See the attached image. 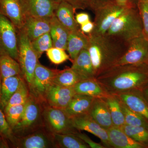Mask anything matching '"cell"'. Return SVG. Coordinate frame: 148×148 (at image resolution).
<instances>
[{
	"mask_svg": "<svg viewBox=\"0 0 148 148\" xmlns=\"http://www.w3.org/2000/svg\"><path fill=\"white\" fill-rule=\"evenodd\" d=\"M12 145L16 148H55L53 134L45 126L28 135L15 136Z\"/></svg>",
	"mask_w": 148,
	"mask_h": 148,
	"instance_id": "obj_10",
	"label": "cell"
},
{
	"mask_svg": "<svg viewBox=\"0 0 148 148\" xmlns=\"http://www.w3.org/2000/svg\"><path fill=\"white\" fill-rule=\"evenodd\" d=\"M55 148H88L89 146L73 134H53Z\"/></svg>",
	"mask_w": 148,
	"mask_h": 148,
	"instance_id": "obj_29",
	"label": "cell"
},
{
	"mask_svg": "<svg viewBox=\"0 0 148 148\" xmlns=\"http://www.w3.org/2000/svg\"><path fill=\"white\" fill-rule=\"evenodd\" d=\"M95 98L89 95L76 93L64 110L72 118L87 114Z\"/></svg>",
	"mask_w": 148,
	"mask_h": 148,
	"instance_id": "obj_22",
	"label": "cell"
},
{
	"mask_svg": "<svg viewBox=\"0 0 148 148\" xmlns=\"http://www.w3.org/2000/svg\"><path fill=\"white\" fill-rule=\"evenodd\" d=\"M26 16L50 18L58 4L56 0H21Z\"/></svg>",
	"mask_w": 148,
	"mask_h": 148,
	"instance_id": "obj_12",
	"label": "cell"
},
{
	"mask_svg": "<svg viewBox=\"0 0 148 148\" xmlns=\"http://www.w3.org/2000/svg\"><path fill=\"white\" fill-rule=\"evenodd\" d=\"M74 127L78 130H84L95 135L101 140L105 147H110L108 132L88 114L72 118Z\"/></svg>",
	"mask_w": 148,
	"mask_h": 148,
	"instance_id": "obj_14",
	"label": "cell"
},
{
	"mask_svg": "<svg viewBox=\"0 0 148 148\" xmlns=\"http://www.w3.org/2000/svg\"><path fill=\"white\" fill-rule=\"evenodd\" d=\"M22 30L31 42L42 35L50 32V18H42L27 16Z\"/></svg>",
	"mask_w": 148,
	"mask_h": 148,
	"instance_id": "obj_17",
	"label": "cell"
},
{
	"mask_svg": "<svg viewBox=\"0 0 148 148\" xmlns=\"http://www.w3.org/2000/svg\"><path fill=\"white\" fill-rule=\"evenodd\" d=\"M127 8L114 2L95 11L94 28L89 34H106L115 20Z\"/></svg>",
	"mask_w": 148,
	"mask_h": 148,
	"instance_id": "obj_7",
	"label": "cell"
},
{
	"mask_svg": "<svg viewBox=\"0 0 148 148\" xmlns=\"http://www.w3.org/2000/svg\"><path fill=\"white\" fill-rule=\"evenodd\" d=\"M9 143L7 140L0 137V148H8L10 147Z\"/></svg>",
	"mask_w": 148,
	"mask_h": 148,
	"instance_id": "obj_45",
	"label": "cell"
},
{
	"mask_svg": "<svg viewBox=\"0 0 148 148\" xmlns=\"http://www.w3.org/2000/svg\"><path fill=\"white\" fill-rule=\"evenodd\" d=\"M79 76L71 68L58 71L53 80V83L64 87H73L81 81Z\"/></svg>",
	"mask_w": 148,
	"mask_h": 148,
	"instance_id": "obj_30",
	"label": "cell"
},
{
	"mask_svg": "<svg viewBox=\"0 0 148 148\" xmlns=\"http://www.w3.org/2000/svg\"><path fill=\"white\" fill-rule=\"evenodd\" d=\"M145 94L146 96L147 97L148 99V88L145 90Z\"/></svg>",
	"mask_w": 148,
	"mask_h": 148,
	"instance_id": "obj_47",
	"label": "cell"
},
{
	"mask_svg": "<svg viewBox=\"0 0 148 148\" xmlns=\"http://www.w3.org/2000/svg\"><path fill=\"white\" fill-rule=\"evenodd\" d=\"M18 75L22 74L18 61L8 54H0V75L2 81Z\"/></svg>",
	"mask_w": 148,
	"mask_h": 148,
	"instance_id": "obj_28",
	"label": "cell"
},
{
	"mask_svg": "<svg viewBox=\"0 0 148 148\" xmlns=\"http://www.w3.org/2000/svg\"><path fill=\"white\" fill-rule=\"evenodd\" d=\"M77 136L80 138L84 142L87 144L90 148H104L106 147H103L100 144H98L93 142L87 135L84 133H81L79 131L75 134Z\"/></svg>",
	"mask_w": 148,
	"mask_h": 148,
	"instance_id": "obj_41",
	"label": "cell"
},
{
	"mask_svg": "<svg viewBox=\"0 0 148 148\" xmlns=\"http://www.w3.org/2000/svg\"><path fill=\"white\" fill-rule=\"evenodd\" d=\"M15 26L0 13V54L5 53L18 62V38Z\"/></svg>",
	"mask_w": 148,
	"mask_h": 148,
	"instance_id": "obj_8",
	"label": "cell"
},
{
	"mask_svg": "<svg viewBox=\"0 0 148 148\" xmlns=\"http://www.w3.org/2000/svg\"><path fill=\"white\" fill-rule=\"evenodd\" d=\"M115 2V0H88V8L94 12L98 9Z\"/></svg>",
	"mask_w": 148,
	"mask_h": 148,
	"instance_id": "obj_39",
	"label": "cell"
},
{
	"mask_svg": "<svg viewBox=\"0 0 148 148\" xmlns=\"http://www.w3.org/2000/svg\"><path fill=\"white\" fill-rule=\"evenodd\" d=\"M88 114L106 130L113 126L108 104L104 98H95Z\"/></svg>",
	"mask_w": 148,
	"mask_h": 148,
	"instance_id": "obj_16",
	"label": "cell"
},
{
	"mask_svg": "<svg viewBox=\"0 0 148 148\" xmlns=\"http://www.w3.org/2000/svg\"><path fill=\"white\" fill-rule=\"evenodd\" d=\"M58 2L65 1L73 7L75 9L84 10L88 8V0H56Z\"/></svg>",
	"mask_w": 148,
	"mask_h": 148,
	"instance_id": "obj_40",
	"label": "cell"
},
{
	"mask_svg": "<svg viewBox=\"0 0 148 148\" xmlns=\"http://www.w3.org/2000/svg\"><path fill=\"white\" fill-rule=\"evenodd\" d=\"M120 101L125 124L131 126H143L148 128V122L144 118L130 110L120 100Z\"/></svg>",
	"mask_w": 148,
	"mask_h": 148,
	"instance_id": "obj_31",
	"label": "cell"
},
{
	"mask_svg": "<svg viewBox=\"0 0 148 148\" xmlns=\"http://www.w3.org/2000/svg\"><path fill=\"white\" fill-rule=\"evenodd\" d=\"M71 69L82 80L95 78L91 58L87 49H83L73 61Z\"/></svg>",
	"mask_w": 148,
	"mask_h": 148,
	"instance_id": "obj_18",
	"label": "cell"
},
{
	"mask_svg": "<svg viewBox=\"0 0 148 148\" xmlns=\"http://www.w3.org/2000/svg\"><path fill=\"white\" fill-rule=\"evenodd\" d=\"M70 31L64 27L55 15L50 18V34L53 47L66 50Z\"/></svg>",
	"mask_w": 148,
	"mask_h": 148,
	"instance_id": "obj_23",
	"label": "cell"
},
{
	"mask_svg": "<svg viewBox=\"0 0 148 148\" xmlns=\"http://www.w3.org/2000/svg\"><path fill=\"white\" fill-rule=\"evenodd\" d=\"M113 95H116L129 109L143 116L148 122V105L141 97L131 91Z\"/></svg>",
	"mask_w": 148,
	"mask_h": 148,
	"instance_id": "obj_21",
	"label": "cell"
},
{
	"mask_svg": "<svg viewBox=\"0 0 148 148\" xmlns=\"http://www.w3.org/2000/svg\"><path fill=\"white\" fill-rule=\"evenodd\" d=\"M42 116L45 127L52 134H75L79 131L74 127L72 118L64 109L45 104Z\"/></svg>",
	"mask_w": 148,
	"mask_h": 148,
	"instance_id": "obj_6",
	"label": "cell"
},
{
	"mask_svg": "<svg viewBox=\"0 0 148 148\" xmlns=\"http://www.w3.org/2000/svg\"><path fill=\"white\" fill-rule=\"evenodd\" d=\"M0 137L3 138L10 143H13L15 136L14 135L12 129L7 121L4 113L0 108Z\"/></svg>",
	"mask_w": 148,
	"mask_h": 148,
	"instance_id": "obj_38",
	"label": "cell"
},
{
	"mask_svg": "<svg viewBox=\"0 0 148 148\" xmlns=\"http://www.w3.org/2000/svg\"><path fill=\"white\" fill-rule=\"evenodd\" d=\"M18 62L21 74L29 89L39 58L32 47V42L22 29L20 30L18 36Z\"/></svg>",
	"mask_w": 148,
	"mask_h": 148,
	"instance_id": "obj_5",
	"label": "cell"
},
{
	"mask_svg": "<svg viewBox=\"0 0 148 148\" xmlns=\"http://www.w3.org/2000/svg\"><path fill=\"white\" fill-rule=\"evenodd\" d=\"M30 94V90L28 85L24 79L16 92L11 97L3 111L8 109L11 106L26 103Z\"/></svg>",
	"mask_w": 148,
	"mask_h": 148,
	"instance_id": "obj_32",
	"label": "cell"
},
{
	"mask_svg": "<svg viewBox=\"0 0 148 148\" xmlns=\"http://www.w3.org/2000/svg\"><path fill=\"white\" fill-rule=\"evenodd\" d=\"M32 44L39 58L44 52L53 47V42L49 32L42 35L33 40L32 42Z\"/></svg>",
	"mask_w": 148,
	"mask_h": 148,
	"instance_id": "obj_35",
	"label": "cell"
},
{
	"mask_svg": "<svg viewBox=\"0 0 148 148\" xmlns=\"http://www.w3.org/2000/svg\"><path fill=\"white\" fill-rule=\"evenodd\" d=\"M25 105L26 103L11 106L3 111L7 121L12 130L21 119L24 112Z\"/></svg>",
	"mask_w": 148,
	"mask_h": 148,
	"instance_id": "obj_34",
	"label": "cell"
},
{
	"mask_svg": "<svg viewBox=\"0 0 148 148\" xmlns=\"http://www.w3.org/2000/svg\"><path fill=\"white\" fill-rule=\"evenodd\" d=\"M143 27V36L148 42V0H139L137 5Z\"/></svg>",
	"mask_w": 148,
	"mask_h": 148,
	"instance_id": "obj_36",
	"label": "cell"
},
{
	"mask_svg": "<svg viewBox=\"0 0 148 148\" xmlns=\"http://www.w3.org/2000/svg\"><path fill=\"white\" fill-rule=\"evenodd\" d=\"M58 71L47 68L39 62L35 69L32 85L29 88L30 93L45 104V97L49 86L53 83V80Z\"/></svg>",
	"mask_w": 148,
	"mask_h": 148,
	"instance_id": "obj_9",
	"label": "cell"
},
{
	"mask_svg": "<svg viewBox=\"0 0 148 148\" xmlns=\"http://www.w3.org/2000/svg\"><path fill=\"white\" fill-rule=\"evenodd\" d=\"M117 4L126 8H137L139 0H115Z\"/></svg>",
	"mask_w": 148,
	"mask_h": 148,
	"instance_id": "obj_42",
	"label": "cell"
},
{
	"mask_svg": "<svg viewBox=\"0 0 148 148\" xmlns=\"http://www.w3.org/2000/svg\"><path fill=\"white\" fill-rule=\"evenodd\" d=\"M148 63V42L143 35L131 40L124 54L114 66Z\"/></svg>",
	"mask_w": 148,
	"mask_h": 148,
	"instance_id": "obj_11",
	"label": "cell"
},
{
	"mask_svg": "<svg viewBox=\"0 0 148 148\" xmlns=\"http://www.w3.org/2000/svg\"><path fill=\"white\" fill-rule=\"evenodd\" d=\"M0 13L17 29L20 30L23 28L26 16L21 0H0Z\"/></svg>",
	"mask_w": 148,
	"mask_h": 148,
	"instance_id": "obj_15",
	"label": "cell"
},
{
	"mask_svg": "<svg viewBox=\"0 0 148 148\" xmlns=\"http://www.w3.org/2000/svg\"><path fill=\"white\" fill-rule=\"evenodd\" d=\"M2 80L1 78V75H0V108L1 109V88Z\"/></svg>",
	"mask_w": 148,
	"mask_h": 148,
	"instance_id": "obj_46",
	"label": "cell"
},
{
	"mask_svg": "<svg viewBox=\"0 0 148 148\" xmlns=\"http://www.w3.org/2000/svg\"><path fill=\"white\" fill-rule=\"evenodd\" d=\"M88 35L89 42L87 49L96 77L115 65L127 50L129 42L106 34Z\"/></svg>",
	"mask_w": 148,
	"mask_h": 148,
	"instance_id": "obj_2",
	"label": "cell"
},
{
	"mask_svg": "<svg viewBox=\"0 0 148 148\" xmlns=\"http://www.w3.org/2000/svg\"><path fill=\"white\" fill-rule=\"evenodd\" d=\"M77 94L92 96L94 98H105L108 95L96 79L80 81L73 86Z\"/></svg>",
	"mask_w": 148,
	"mask_h": 148,
	"instance_id": "obj_25",
	"label": "cell"
},
{
	"mask_svg": "<svg viewBox=\"0 0 148 148\" xmlns=\"http://www.w3.org/2000/svg\"><path fill=\"white\" fill-rule=\"evenodd\" d=\"M94 28V22L89 21L80 25V30L85 34H89L93 31Z\"/></svg>",
	"mask_w": 148,
	"mask_h": 148,
	"instance_id": "obj_44",
	"label": "cell"
},
{
	"mask_svg": "<svg viewBox=\"0 0 148 148\" xmlns=\"http://www.w3.org/2000/svg\"><path fill=\"white\" fill-rule=\"evenodd\" d=\"M121 128L133 140L141 143L148 142V128L143 126H134L124 124Z\"/></svg>",
	"mask_w": 148,
	"mask_h": 148,
	"instance_id": "obj_33",
	"label": "cell"
},
{
	"mask_svg": "<svg viewBox=\"0 0 148 148\" xmlns=\"http://www.w3.org/2000/svg\"><path fill=\"white\" fill-rule=\"evenodd\" d=\"M75 10L73 7L69 3L61 1L58 4L54 13L58 21L70 32L79 29L74 16Z\"/></svg>",
	"mask_w": 148,
	"mask_h": 148,
	"instance_id": "obj_24",
	"label": "cell"
},
{
	"mask_svg": "<svg viewBox=\"0 0 148 148\" xmlns=\"http://www.w3.org/2000/svg\"><path fill=\"white\" fill-rule=\"evenodd\" d=\"M148 78V63L113 66L95 77L110 94L131 91Z\"/></svg>",
	"mask_w": 148,
	"mask_h": 148,
	"instance_id": "obj_1",
	"label": "cell"
},
{
	"mask_svg": "<svg viewBox=\"0 0 148 148\" xmlns=\"http://www.w3.org/2000/svg\"><path fill=\"white\" fill-rule=\"evenodd\" d=\"M106 34L127 42L143 35V24L138 8L126 9L115 20Z\"/></svg>",
	"mask_w": 148,
	"mask_h": 148,
	"instance_id": "obj_3",
	"label": "cell"
},
{
	"mask_svg": "<svg viewBox=\"0 0 148 148\" xmlns=\"http://www.w3.org/2000/svg\"><path fill=\"white\" fill-rule=\"evenodd\" d=\"M47 55L51 62L56 65H59L70 59V56L66 53L65 50L52 47L47 51Z\"/></svg>",
	"mask_w": 148,
	"mask_h": 148,
	"instance_id": "obj_37",
	"label": "cell"
},
{
	"mask_svg": "<svg viewBox=\"0 0 148 148\" xmlns=\"http://www.w3.org/2000/svg\"><path fill=\"white\" fill-rule=\"evenodd\" d=\"M44 104L30 93L23 115L12 129L14 136H24L44 127L42 116Z\"/></svg>",
	"mask_w": 148,
	"mask_h": 148,
	"instance_id": "obj_4",
	"label": "cell"
},
{
	"mask_svg": "<svg viewBox=\"0 0 148 148\" xmlns=\"http://www.w3.org/2000/svg\"><path fill=\"white\" fill-rule=\"evenodd\" d=\"M111 147L116 148H142L143 144L129 137L119 127L112 126L107 130Z\"/></svg>",
	"mask_w": 148,
	"mask_h": 148,
	"instance_id": "obj_19",
	"label": "cell"
},
{
	"mask_svg": "<svg viewBox=\"0 0 148 148\" xmlns=\"http://www.w3.org/2000/svg\"><path fill=\"white\" fill-rule=\"evenodd\" d=\"M89 42L88 35H86L80 29L70 32L66 50L72 61L83 49H87Z\"/></svg>",
	"mask_w": 148,
	"mask_h": 148,
	"instance_id": "obj_20",
	"label": "cell"
},
{
	"mask_svg": "<svg viewBox=\"0 0 148 148\" xmlns=\"http://www.w3.org/2000/svg\"><path fill=\"white\" fill-rule=\"evenodd\" d=\"M75 19L77 24L81 25L90 21V16L86 12H80L76 15Z\"/></svg>",
	"mask_w": 148,
	"mask_h": 148,
	"instance_id": "obj_43",
	"label": "cell"
},
{
	"mask_svg": "<svg viewBox=\"0 0 148 148\" xmlns=\"http://www.w3.org/2000/svg\"><path fill=\"white\" fill-rule=\"evenodd\" d=\"M24 79L22 75H18L9 77L2 81L1 106L3 111L11 97L16 92Z\"/></svg>",
	"mask_w": 148,
	"mask_h": 148,
	"instance_id": "obj_26",
	"label": "cell"
},
{
	"mask_svg": "<svg viewBox=\"0 0 148 148\" xmlns=\"http://www.w3.org/2000/svg\"><path fill=\"white\" fill-rule=\"evenodd\" d=\"M104 98L108 106L113 126L121 127L125 124V121L119 99L116 95L110 94Z\"/></svg>",
	"mask_w": 148,
	"mask_h": 148,
	"instance_id": "obj_27",
	"label": "cell"
},
{
	"mask_svg": "<svg viewBox=\"0 0 148 148\" xmlns=\"http://www.w3.org/2000/svg\"><path fill=\"white\" fill-rule=\"evenodd\" d=\"M76 94L73 87H64L53 83L46 92L45 102L51 107L64 109Z\"/></svg>",
	"mask_w": 148,
	"mask_h": 148,
	"instance_id": "obj_13",
	"label": "cell"
}]
</instances>
